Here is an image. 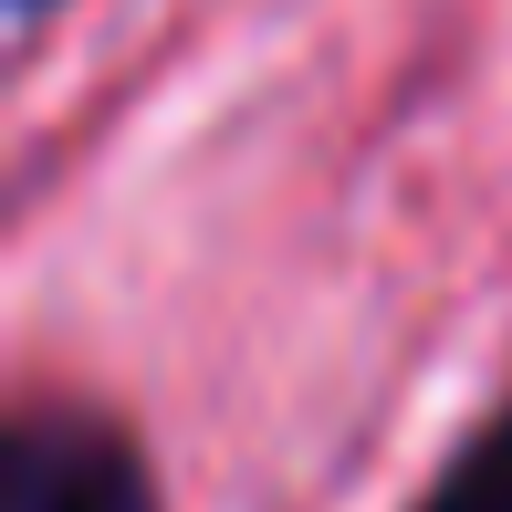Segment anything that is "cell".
<instances>
[{
	"label": "cell",
	"instance_id": "obj_3",
	"mask_svg": "<svg viewBox=\"0 0 512 512\" xmlns=\"http://www.w3.org/2000/svg\"><path fill=\"white\" fill-rule=\"evenodd\" d=\"M42 11H53V0H11V21H42Z\"/></svg>",
	"mask_w": 512,
	"mask_h": 512
},
{
	"label": "cell",
	"instance_id": "obj_1",
	"mask_svg": "<svg viewBox=\"0 0 512 512\" xmlns=\"http://www.w3.org/2000/svg\"><path fill=\"white\" fill-rule=\"evenodd\" d=\"M0 512H157L136 450L105 429V418L42 408L11 429V460H0Z\"/></svg>",
	"mask_w": 512,
	"mask_h": 512
},
{
	"label": "cell",
	"instance_id": "obj_2",
	"mask_svg": "<svg viewBox=\"0 0 512 512\" xmlns=\"http://www.w3.org/2000/svg\"><path fill=\"white\" fill-rule=\"evenodd\" d=\"M418 512H512V408H502L492 429H481L471 450L450 460V481H439Z\"/></svg>",
	"mask_w": 512,
	"mask_h": 512
}]
</instances>
